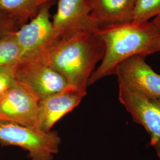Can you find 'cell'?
I'll use <instances>...</instances> for the list:
<instances>
[{"label":"cell","instance_id":"1","mask_svg":"<svg viewBox=\"0 0 160 160\" xmlns=\"http://www.w3.org/2000/svg\"><path fill=\"white\" fill-rule=\"evenodd\" d=\"M96 33L105 45V53L88 86L114 75L116 67L129 58L160 52V28L152 21L111 25L98 29Z\"/></svg>","mask_w":160,"mask_h":160},{"label":"cell","instance_id":"2","mask_svg":"<svg viewBox=\"0 0 160 160\" xmlns=\"http://www.w3.org/2000/svg\"><path fill=\"white\" fill-rule=\"evenodd\" d=\"M96 32L82 31L62 38L42 55L69 86L85 96L89 79L105 53V45Z\"/></svg>","mask_w":160,"mask_h":160},{"label":"cell","instance_id":"3","mask_svg":"<svg viewBox=\"0 0 160 160\" xmlns=\"http://www.w3.org/2000/svg\"><path fill=\"white\" fill-rule=\"evenodd\" d=\"M0 143L27 151L31 160H52L59 151L61 138L56 132L0 121Z\"/></svg>","mask_w":160,"mask_h":160},{"label":"cell","instance_id":"4","mask_svg":"<svg viewBox=\"0 0 160 160\" xmlns=\"http://www.w3.org/2000/svg\"><path fill=\"white\" fill-rule=\"evenodd\" d=\"M119 100L133 121L148 133L150 145L160 160V97L149 96L118 82Z\"/></svg>","mask_w":160,"mask_h":160},{"label":"cell","instance_id":"5","mask_svg":"<svg viewBox=\"0 0 160 160\" xmlns=\"http://www.w3.org/2000/svg\"><path fill=\"white\" fill-rule=\"evenodd\" d=\"M17 77L18 81L27 86L39 100L69 86L42 55L24 58L18 64Z\"/></svg>","mask_w":160,"mask_h":160},{"label":"cell","instance_id":"6","mask_svg":"<svg viewBox=\"0 0 160 160\" xmlns=\"http://www.w3.org/2000/svg\"><path fill=\"white\" fill-rule=\"evenodd\" d=\"M53 2L48 3L29 23L22 25L14 34L26 57L42 55L58 40L51 20V8Z\"/></svg>","mask_w":160,"mask_h":160},{"label":"cell","instance_id":"7","mask_svg":"<svg viewBox=\"0 0 160 160\" xmlns=\"http://www.w3.org/2000/svg\"><path fill=\"white\" fill-rule=\"evenodd\" d=\"M39 102L27 86L18 81L0 98V121L37 128Z\"/></svg>","mask_w":160,"mask_h":160},{"label":"cell","instance_id":"8","mask_svg":"<svg viewBox=\"0 0 160 160\" xmlns=\"http://www.w3.org/2000/svg\"><path fill=\"white\" fill-rule=\"evenodd\" d=\"M89 0H58L52 24L58 40L82 31L96 32Z\"/></svg>","mask_w":160,"mask_h":160},{"label":"cell","instance_id":"9","mask_svg":"<svg viewBox=\"0 0 160 160\" xmlns=\"http://www.w3.org/2000/svg\"><path fill=\"white\" fill-rule=\"evenodd\" d=\"M147 57L135 55L120 63L115 70L118 82L149 96L160 97V74L146 62Z\"/></svg>","mask_w":160,"mask_h":160},{"label":"cell","instance_id":"10","mask_svg":"<svg viewBox=\"0 0 160 160\" xmlns=\"http://www.w3.org/2000/svg\"><path fill=\"white\" fill-rule=\"evenodd\" d=\"M84 96L74 87L68 86L63 90L39 100L37 129L51 131L52 126L78 106Z\"/></svg>","mask_w":160,"mask_h":160},{"label":"cell","instance_id":"11","mask_svg":"<svg viewBox=\"0 0 160 160\" xmlns=\"http://www.w3.org/2000/svg\"><path fill=\"white\" fill-rule=\"evenodd\" d=\"M138 0H89L91 17L98 29L131 22Z\"/></svg>","mask_w":160,"mask_h":160},{"label":"cell","instance_id":"12","mask_svg":"<svg viewBox=\"0 0 160 160\" xmlns=\"http://www.w3.org/2000/svg\"><path fill=\"white\" fill-rule=\"evenodd\" d=\"M58 0H0V12L14 18L20 28L32 20L46 4Z\"/></svg>","mask_w":160,"mask_h":160},{"label":"cell","instance_id":"13","mask_svg":"<svg viewBox=\"0 0 160 160\" xmlns=\"http://www.w3.org/2000/svg\"><path fill=\"white\" fill-rule=\"evenodd\" d=\"M14 33L0 38V68L17 65L24 57Z\"/></svg>","mask_w":160,"mask_h":160},{"label":"cell","instance_id":"14","mask_svg":"<svg viewBox=\"0 0 160 160\" xmlns=\"http://www.w3.org/2000/svg\"><path fill=\"white\" fill-rule=\"evenodd\" d=\"M152 21L160 28V0H138L132 22Z\"/></svg>","mask_w":160,"mask_h":160},{"label":"cell","instance_id":"15","mask_svg":"<svg viewBox=\"0 0 160 160\" xmlns=\"http://www.w3.org/2000/svg\"><path fill=\"white\" fill-rule=\"evenodd\" d=\"M17 65L0 68V98L18 82Z\"/></svg>","mask_w":160,"mask_h":160},{"label":"cell","instance_id":"16","mask_svg":"<svg viewBox=\"0 0 160 160\" xmlns=\"http://www.w3.org/2000/svg\"><path fill=\"white\" fill-rule=\"evenodd\" d=\"M20 26L12 17L0 12V38L15 32Z\"/></svg>","mask_w":160,"mask_h":160}]
</instances>
